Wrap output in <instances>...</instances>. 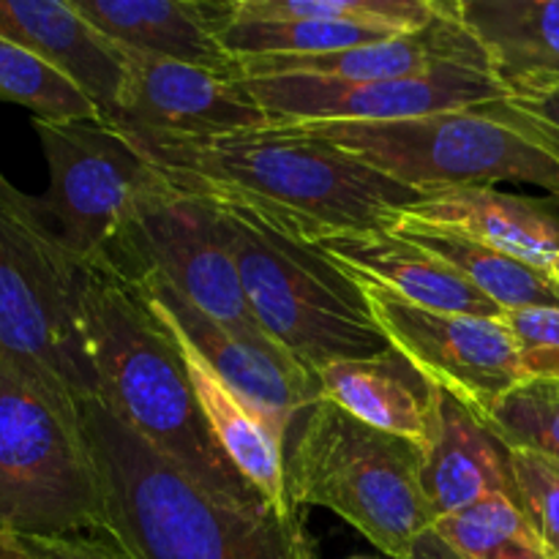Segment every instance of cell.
Instances as JSON below:
<instances>
[{"instance_id": "1", "label": "cell", "mask_w": 559, "mask_h": 559, "mask_svg": "<svg viewBox=\"0 0 559 559\" xmlns=\"http://www.w3.org/2000/svg\"><path fill=\"white\" fill-rule=\"evenodd\" d=\"M175 186L243 202L304 240L393 229L420 191L293 126L211 140H131Z\"/></svg>"}, {"instance_id": "2", "label": "cell", "mask_w": 559, "mask_h": 559, "mask_svg": "<svg viewBox=\"0 0 559 559\" xmlns=\"http://www.w3.org/2000/svg\"><path fill=\"white\" fill-rule=\"evenodd\" d=\"M85 342L98 399L134 435L216 500L251 513L271 511L218 448L173 328L104 262L87 265Z\"/></svg>"}, {"instance_id": "3", "label": "cell", "mask_w": 559, "mask_h": 559, "mask_svg": "<svg viewBox=\"0 0 559 559\" xmlns=\"http://www.w3.org/2000/svg\"><path fill=\"white\" fill-rule=\"evenodd\" d=\"M96 464L104 530L134 559H295L298 513H251L207 495L102 399L76 404Z\"/></svg>"}, {"instance_id": "4", "label": "cell", "mask_w": 559, "mask_h": 559, "mask_svg": "<svg viewBox=\"0 0 559 559\" xmlns=\"http://www.w3.org/2000/svg\"><path fill=\"white\" fill-rule=\"evenodd\" d=\"M205 200L262 333L304 369L320 374L338 360L374 358L391 349L358 278L265 213L243 202Z\"/></svg>"}, {"instance_id": "5", "label": "cell", "mask_w": 559, "mask_h": 559, "mask_svg": "<svg viewBox=\"0 0 559 559\" xmlns=\"http://www.w3.org/2000/svg\"><path fill=\"white\" fill-rule=\"evenodd\" d=\"M87 265L0 169V355L66 404L98 396L85 342Z\"/></svg>"}, {"instance_id": "6", "label": "cell", "mask_w": 559, "mask_h": 559, "mask_svg": "<svg viewBox=\"0 0 559 559\" xmlns=\"http://www.w3.org/2000/svg\"><path fill=\"white\" fill-rule=\"evenodd\" d=\"M420 469L418 442L374 429L325 399L306 409L287 448L293 506L328 508L393 559H409L415 540L435 527Z\"/></svg>"}, {"instance_id": "7", "label": "cell", "mask_w": 559, "mask_h": 559, "mask_svg": "<svg viewBox=\"0 0 559 559\" xmlns=\"http://www.w3.org/2000/svg\"><path fill=\"white\" fill-rule=\"evenodd\" d=\"M420 191L527 183L559 202V156L480 107L385 123L293 126Z\"/></svg>"}, {"instance_id": "8", "label": "cell", "mask_w": 559, "mask_h": 559, "mask_svg": "<svg viewBox=\"0 0 559 559\" xmlns=\"http://www.w3.org/2000/svg\"><path fill=\"white\" fill-rule=\"evenodd\" d=\"M104 530L96 464L74 404L0 355V535L63 538Z\"/></svg>"}, {"instance_id": "9", "label": "cell", "mask_w": 559, "mask_h": 559, "mask_svg": "<svg viewBox=\"0 0 559 559\" xmlns=\"http://www.w3.org/2000/svg\"><path fill=\"white\" fill-rule=\"evenodd\" d=\"M33 129L49 169L47 191L33 205L55 238L91 265L164 173L107 120L33 118Z\"/></svg>"}, {"instance_id": "10", "label": "cell", "mask_w": 559, "mask_h": 559, "mask_svg": "<svg viewBox=\"0 0 559 559\" xmlns=\"http://www.w3.org/2000/svg\"><path fill=\"white\" fill-rule=\"evenodd\" d=\"M96 262L126 282L156 273L202 314L246 333H262L233 254L218 235L211 200L164 183L147 191Z\"/></svg>"}, {"instance_id": "11", "label": "cell", "mask_w": 559, "mask_h": 559, "mask_svg": "<svg viewBox=\"0 0 559 559\" xmlns=\"http://www.w3.org/2000/svg\"><path fill=\"white\" fill-rule=\"evenodd\" d=\"M364 287L377 325L435 388L484 415L524 380L516 344L502 320L420 309L371 282Z\"/></svg>"}, {"instance_id": "12", "label": "cell", "mask_w": 559, "mask_h": 559, "mask_svg": "<svg viewBox=\"0 0 559 559\" xmlns=\"http://www.w3.org/2000/svg\"><path fill=\"white\" fill-rule=\"evenodd\" d=\"M271 126L385 123L448 109L480 107L506 98L491 71L442 66L399 80L344 82L325 76H262L246 80Z\"/></svg>"}, {"instance_id": "13", "label": "cell", "mask_w": 559, "mask_h": 559, "mask_svg": "<svg viewBox=\"0 0 559 559\" xmlns=\"http://www.w3.org/2000/svg\"><path fill=\"white\" fill-rule=\"evenodd\" d=\"M129 284L140 289L151 309L167 320L194 347V353L267 420L273 435L287 445L306 409L322 399L320 377L304 369L265 333L235 331L202 314L191 300H186L156 273H147Z\"/></svg>"}, {"instance_id": "14", "label": "cell", "mask_w": 559, "mask_h": 559, "mask_svg": "<svg viewBox=\"0 0 559 559\" xmlns=\"http://www.w3.org/2000/svg\"><path fill=\"white\" fill-rule=\"evenodd\" d=\"M118 49L126 82L107 123L129 140H211L271 126L246 80L136 52L126 44Z\"/></svg>"}, {"instance_id": "15", "label": "cell", "mask_w": 559, "mask_h": 559, "mask_svg": "<svg viewBox=\"0 0 559 559\" xmlns=\"http://www.w3.org/2000/svg\"><path fill=\"white\" fill-rule=\"evenodd\" d=\"M96 31L136 52L178 60L213 74L243 80L240 63L224 49L222 31L235 0H71Z\"/></svg>"}, {"instance_id": "16", "label": "cell", "mask_w": 559, "mask_h": 559, "mask_svg": "<svg viewBox=\"0 0 559 559\" xmlns=\"http://www.w3.org/2000/svg\"><path fill=\"white\" fill-rule=\"evenodd\" d=\"M442 66L491 71L484 47L459 20L456 5L448 0V9L429 27L404 36H393L380 44L338 49V52L311 55V58H265L243 60V80L262 76H325L344 82L399 80V76L426 74Z\"/></svg>"}, {"instance_id": "17", "label": "cell", "mask_w": 559, "mask_h": 559, "mask_svg": "<svg viewBox=\"0 0 559 559\" xmlns=\"http://www.w3.org/2000/svg\"><path fill=\"white\" fill-rule=\"evenodd\" d=\"M309 243L358 282L380 284L420 309L489 320H502L506 314L473 284L464 282L453 267L393 229L331 233Z\"/></svg>"}, {"instance_id": "18", "label": "cell", "mask_w": 559, "mask_h": 559, "mask_svg": "<svg viewBox=\"0 0 559 559\" xmlns=\"http://www.w3.org/2000/svg\"><path fill=\"white\" fill-rule=\"evenodd\" d=\"M0 33L74 82L104 120L115 112L126 82L118 41L96 31L71 0H0Z\"/></svg>"}, {"instance_id": "19", "label": "cell", "mask_w": 559, "mask_h": 559, "mask_svg": "<svg viewBox=\"0 0 559 559\" xmlns=\"http://www.w3.org/2000/svg\"><path fill=\"white\" fill-rule=\"evenodd\" d=\"M420 486L435 524L486 497L506 495L519 502L511 451L467 404L445 391H440L435 435L424 448Z\"/></svg>"}, {"instance_id": "20", "label": "cell", "mask_w": 559, "mask_h": 559, "mask_svg": "<svg viewBox=\"0 0 559 559\" xmlns=\"http://www.w3.org/2000/svg\"><path fill=\"white\" fill-rule=\"evenodd\" d=\"M402 216L459 229L491 249L549 271L559 257V202L469 186L424 194Z\"/></svg>"}, {"instance_id": "21", "label": "cell", "mask_w": 559, "mask_h": 559, "mask_svg": "<svg viewBox=\"0 0 559 559\" xmlns=\"http://www.w3.org/2000/svg\"><path fill=\"white\" fill-rule=\"evenodd\" d=\"M322 399L380 431L429 445L440 388L431 385L407 355L391 347L364 360H338L320 371Z\"/></svg>"}, {"instance_id": "22", "label": "cell", "mask_w": 559, "mask_h": 559, "mask_svg": "<svg viewBox=\"0 0 559 559\" xmlns=\"http://www.w3.org/2000/svg\"><path fill=\"white\" fill-rule=\"evenodd\" d=\"M506 93L559 82V0H453Z\"/></svg>"}, {"instance_id": "23", "label": "cell", "mask_w": 559, "mask_h": 559, "mask_svg": "<svg viewBox=\"0 0 559 559\" xmlns=\"http://www.w3.org/2000/svg\"><path fill=\"white\" fill-rule=\"evenodd\" d=\"M175 336L183 349L197 402H200L202 415H205L224 456L265 497L267 506L282 513H295L287 489V445L273 435L267 420L194 353V347L178 331Z\"/></svg>"}, {"instance_id": "24", "label": "cell", "mask_w": 559, "mask_h": 559, "mask_svg": "<svg viewBox=\"0 0 559 559\" xmlns=\"http://www.w3.org/2000/svg\"><path fill=\"white\" fill-rule=\"evenodd\" d=\"M402 238L431 251L437 260L473 284L480 295L500 306L502 311L519 309H559V284L549 271L527 265L511 254L491 249L459 229L442 224H426L402 216L393 227Z\"/></svg>"}, {"instance_id": "25", "label": "cell", "mask_w": 559, "mask_h": 559, "mask_svg": "<svg viewBox=\"0 0 559 559\" xmlns=\"http://www.w3.org/2000/svg\"><path fill=\"white\" fill-rule=\"evenodd\" d=\"M396 33L364 25H338L320 20H240L233 14L222 31V44L238 63L265 58H311L338 49L380 44Z\"/></svg>"}, {"instance_id": "26", "label": "cell", "mask_w": 559, "mask_h": 559, "mask_svg": "<svg viewBox=\"0 0 559 559\" xmlns=\"http://www.w3.org/2000/svg\"><path fill=\"white\" fill-rule=\"evenodd\" d=\"M431 530L464 559H551L522 506L506 495L486 497Z\"/></svg>"}, {"instance_id": "27", "label": "cell", "mask_w": 559, "mask_h": 559, "mask_svg": "<svg viewBox=\"0 0 559 559\" xmlns=\"http://www.w3.org/2000/svg\"><path fill=\"white\" fill-rule=\"evenodd\" d=\"M448 0H235L240 20H320L404 36L429 27Z\"/></svg>"}, {"instance_id": "28", "label": "cell", "mask_w": 559, "mask_h": 559, "mask_svg": "<svg viewBox=\"0 0 559 559\" xmlns=\"http://www.w3.org/2000/svg\"><path fill=\"white\" fill-rule=\"evenodd\" d=\"M0 102L20 104L38 120H104L91 98L38 55L0 33Z\"/></svg>"}, {"instance_id": "29", "label": "cell", "mask_w": 559, "mask_h": 559, "mask_svg": "<svg viewBox=\"0 0 559 559\" xmlns=\"http://www.w3.org/2000/svg\"><path fill=\"white\" fill-rule=\"evenodd\" d=\"M478 418L508 451L538 453L559 464V382H522Z\"/></svg>"}, {"instance_id": "30", "label": "cell", "mask_w": 559, "mask_h": 559, "mask_svg": "<svg viewBox=\"0 0 559 559\" xmlns=\"http://www.w3.org/2000/svg\"><path fill=\"white\" fill-rule=\"evenodd\" d=\"M511 473L524 516L551 559L559 557V464L538 453L511 451Z\"/></svg>"}, {"instance_id": "31", "label": "cell", "mask_w": 559, "mask_h": 559, "mask_svg": "<svg viewBox=\"0 0 559 559\" xmlns=\"http://www.w3.org/2000/svg\"><path fill=\"white\" fill-rule=\"evenodd\" d=\"M524 380L559 382V309L506 311Z\"/></svg>"}, {"instance_id": "32", "label": "cell", "mask_w": 559, "mask_h": 559, "mask_svg": "<svg viewBox=\"0 0 559 559\" xmlns=\"http://www.w3.org/2000/svg\"><path fill=\"white\" fill-rule=\"evenodd\" d=\"M491 115L527 131L559 156V82L535 85L486 104Z\"/></svg>"}, {"instance_id": "33", "label": "cell", "mask_w": 559, "mask_h": 559, "mask_svg": "<svg viewBox=\"0 0 559 559\" xmlns=\"http://www.w3.org/2000/svg\"><path fill=\"white\" fill-rule=\"evenodd\" d=\"M31 559H134L107 530L63 538H16Z\"/></svg>"}, {"instance_id": "34", "label": "cell", "mask_w": 559, "mask_h": 559, "mask_svg": "<svg viewBox=\"0 0 559 559\" xmlns=\"http://www.w3.org/2000/svg\"><path fill=\"white\" fill-rule=\"evenodd\" d=\"M409 559H464V557L456 555V551H453L451 546L435 533V530H429V533H424L418 540H415Z\"/></svg>"}, {"instance_id": "35", "label": "cell", "mask_w": 559, "mask_h": 559, "mask_svg": "<svg viewBox=\"0 0 559 559\" xmlns=\"http://www.w3.org/2000/svg\"><path fill=\"white\" fill-rule=\"evenodd\" d=\"M0 559H31V557L25 555L20 540L9 538V535H0Z\"/></svg>"}, {"instance_id": "36", "label": "cell", "mask_w": 559, "mask_h": 559, "mask_svg": "<svg viewBox=\"0 0 559 559\" xmlns=\"http://www.w3.org/2000/svg\"><path fill=\"white\" fill-rule=\"evenodd\" d=\"M295 559H314V549H311V540H309V535H306V533H304V538L298 540Z\"/></svg>"}, {"instance_id": "37", "label": "cell", "mask_w": 559, "mask_h": 559, "mask_svg": "<svg viewBox=\"0 0 559 559\" xmlns=\"http://www.w3.org/2000/svg\"><path fill=\"white\" fill-rule=\"evenodd\" d=\"M549 273H551V278H555V282L559 284V257H557V260H555V262H551Z\"/></svg>"}, {"instance_id": "38", "label": "cell", "mask_w": 559, "mask_h": 559, "mask_svg": "<svg viewBox=\"0 0 559 559\" xmlns=\"http://www.w3.org/2000/svg\"><path fill=\"white\" fill-rule=\"evenodd\" d=\"M353 559H369V557H353Z\"/></svg>"}, {"instance_id": "39", "label": "cell", "mask_w": 559, "mask_h": 559, "mask_svg": "<svg viewBox=\"0 0 559 559\" xmlns=\"http://www.w3.org/2000/svg\"><path fill=\"white\" fill-rule=\"evenodd\" d=\"M555 559H559V557H555Z\"/></svg>"}]
</instances>
